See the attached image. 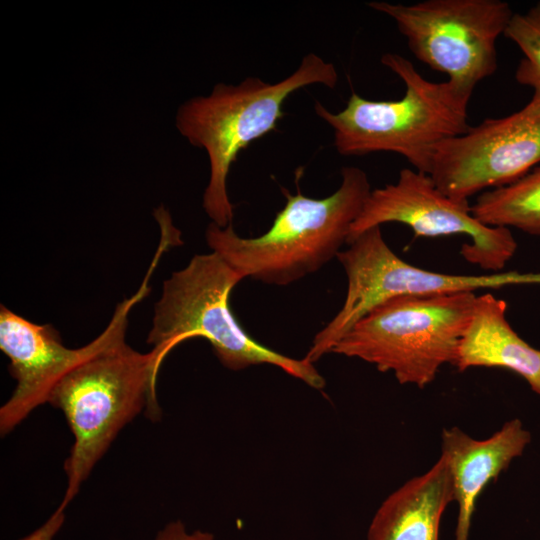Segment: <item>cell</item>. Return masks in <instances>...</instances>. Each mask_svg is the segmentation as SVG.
I'll return each instance as SVG.
<instances>
[{"mask_svg": "<svg viewBox=\"0 0 540 540\" xmlns=\"http://www.w3.org/2000/svg\"><path fill=\"white\" fill-rule=\"evenodd\" d=\"M153 540H214V535L203 530L189 532L181 520H174L160 529Z\"/></svg>", "mask_w": 540, "mask_h": 540, "instance_id": "e0dca14e", "label": "cell"}, {"mask_svg": "<svg viewBox=\"0 0 540 540\" xmlns=\"http://www.w3.org/2000/svg\"><path fill=\"white\" fill-rule=\"evenodd\" d=\"M389 222L407 225L416 237L467 235L470 243L462 244L460 255L492 273L502 272L517 250L510 229L482 224L471 214L469 201L445 195L428 174L415 169L404 168L395 183L371 190L347 244Z\"/></svg>", "mask_w": 540, "mask_h": 540, "instance_id": "9c48e42d", "label": "cell"}, {"mask_svg": "<svg viewBox=\"0 0 540 540\" xmlns=\"http://www.w3.org/2000/svg\"><path fill=\"white\" fill-rule=\"evenodd\" d=\"M381 63L403 81L401 99L374 101L352 92L342 111L333 113L319 101L314 111L332 128L340 155L393 152L428 174L436 146L469 129L467 107L472 95L448 80H427L399 54L385 53Z\"/></svg>", "mask_w": 540, "mask_h": 540, "instance_id": "3957f363", "label": "cell"}, {"mask_svg": "<svg viewBox=\"0 0 540 540\" xmlns=\"http://www.w3.org/2000/svg\"><path fill=\"white\" fill-rule=\"evenodd\" d=\"M470 211L486 226L540 236V165L508 185L482 192Z\"/></svg>", "mask_w": 540, "mask_h": 540, "instance_id": "9a60e30c", "label": "cell"}, {"mask_svg": "<svg viewBox=\"0 0 540 540\" xmlns=\"http://www.w3.org/2000/svg\"><path fill=\"white\" fill-rule=\"evenodd\" d=\"M65 509L66 507L59 504L42 525L18 540H53L64 524Z\"/></svg>", "mask_w": 540, "mask_h": 540, "instance_id": "ac0fdd59", "label": "cell"}, {"mask_svg": "<svg viewBox=\"0 0 540 540\" xmlns=\"http://www.w3.org/2000/svg\"><path fill=\"white\" fill-rule=\"evenodd\" d=\"M507 304L491 293L477 295L454 366L508 369L540 396V350L523 340L506 318Z\"/></svg>", "mask_w": 540, "mask_h": 540, "instance_id": "4fadbf2b", "label": "cell"}, {"mask_svg": "<svg viewBox=\"0 0 540 540\" xmlns=\"http://www.w3.org/2000/svg\"><path fill=\"white\" fill-rule=\"evenodd\" d=\"M540 163V89L518 111L488 118L438 144L428 175L445 195L468 201L508 185Z\"/></svg>", "mask_w": 540, "mask_h": 540, "instance_id": "30bf717a", "label": "cell"}, {"mask_svg": "<svg viewBox=\"0 0 540 540\" xmlns=\"http://www.w3.org/2000/svg\"><path fill=\"white\" fill-rule=\"evenodd\" d=\"M452 501V476L441 455L429 471L383 501L371 520L367 540H439L441 518Z\"/></svg>", "mask_w": 540, "mask_h": 540, "instance_id": "5bb4252c", "label": "cell"}, {"mask_svg": "<svg viewBox=\"0 0 540 540\" xmlns=\"http://www.w3.org/2000/svg\"><path fill=\"white\" fill-rule=\"evenodd\" d=\"M112 325L91 342L68 348L50 324H36L0 307V349L9 358L16 387L0 408V432L6 435L35 408L47 403L56 383L73 367L99 350L109 339Z\"/></svg>", "mask_w": 540, "mask_h": 540, "instance_id": "8fae6325", "label": "cell"}, {"mask_svg": "<svg viewBox=\"0 0 540 540\" xmlns=\"http://www.w3.org/2000/svg\"><path fill=\"white\" fill-rule=\"evenodd\" d=\"M341 178L339 188L323 199L283 190L287 202L260 236L241 237L232 225L211 222L205 232L209 248L243 279L269 285H288L318 271L347 243L371 192L367 173L358 167H343Z\"/></svg>", "mask_w": 540, "mask_h": 540, "instance_id": "7a4b0ae2", "label": "cell"}, {"mask_svg": "<svg viewBox=\"0 0 540 540\" xmlns=\"http://www.w3.org/2000/svg\"><path fill=\"white\" fill-rule=\"evenodd\" d=\"M336 258L347 276L346 297L339 312L315 335L305 356L312 363L330 353L334 344L369 311L392 298L540 285V272L454 275L413 266L390 249L380 226L361 233Z\"/></svg>", "mask_w": 540, "mask_h": 540, "instance_id": "ba28073f", "label": "cell"}, {"mask_svg": "<svg viewBox=\"0 0 540 540\" xmlns=\"http://www.w3.org/2000/svg\"><path fill=\"white\" fill-rule=\"evenodd\" d=\"M152 273L147 271L139 289L117 305L108 341L66 373L49 394L47 403L63 412L74 438L64 462V507L126 424L144 408L152 420L161 416L156 394L163 363L159 352L152 348L141 353L125 339L129 313L149 294Z\"/></svg>", "mask_w": 540, "mask_h": 540, "instance_id": "6da1fadb", "label": "cell"}, {"mask_svg": "<svg viewBox=\"0 0 540 540\" xmlns=\"http://www.w3.org/2000/svg\"><path fill=\"white\" fill-rule=\"evenodd\" d=\"M476 294L400 296L358 320L330 353L359 358L400 384L424 388L446 363L454 365Z\"/></svg>", "mask_w": 540, "mask_h": 540, "instance_id": "8992f818", "label": "cell"}, {"mask_svg": "<svg viewBox=\"0 0 540 540\" xmlns=\"http://www.w3.org/2000/svg\"><path fill=\"white\" fill-rule=\"evenodd\" d=\"M243 278L217 253L196 254L166 279L154 307L147 343L162 361L178 344L206 339L221 364L231 370L269 364L321 390L325 379L314 363L279 353L251 337L230 307L234 287Z\"/></svg>", "mask_w": 540, "mask_h": 540, "instance_id": "5b68a950", "label": "cell"}, {"mask_svg": "<svg viewBox=\"0 0 540 540\" xmlns=\"http://www.w3.org/2000/svg\"><path fill=\"white\" fill-rule=\"evenodd\" d=\"M441 455L446 459L458 503L455 540H468L477 498L483 489L519 457L531 441L520 419L507 421L491 437L477 440L458 427L442 432Z\"/></svg>", "mask_w": 540, "mask_h": 540, "instance_id": "7c38bea8", "label": "cell"}, {"mask_svg": "<svg viewBox=\"0 0 540 540\" xmlns=\"http://www.w3.org/2000/svg\"><path fill=\"white\" fill-rule=\"evenodd\" d=\"M337 82L335 66L308 53L298 68L279 82L250 76L237 85L218 83L209 95L191 98L179 107V133L208 155L210 177L202 204L212 223L232 225L233 204L227 191L231 166L251 142L276 129L287 98L308 85L333 89Z\"/></svg>", "mask_w": 540, "mask_h": 540, "instance_id": "277c9868", "label": "cell"}, {"mask_svg": "<svg viewBox=\"0 0 540 540\" xmlns=\"http://www.w3.org/2000/svg\"><path fill=\"white\" fill-rule=\"evenodd\" d=\"M504 36L524 54L515 72L517 82L540 89V1L523 13H514Z\"/></svg>", "mask_w": 540, "mask_h": 540, "instance_id": "2e32d148", "label": "cell"}, {"mask_svg": "<svg viewBox=\"0 0 540 540\" xmlns=\"http://www.w3.org/2000/svg\"><path fill=\"white\" fill-rule=\"evenodd\" d=\"M392 18L412 54L472 95L498 67L497 40L514 14L502 0H425L367 3Z\"/></svg>", "mask_w": 540, "mask_h": 540, "instance_id": "52a82bcc", "label": "cell"}]
</instances>
